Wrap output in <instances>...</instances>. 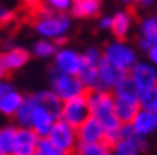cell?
I'll use <instances>...</instances> for the list:
<instances>
[{"instance_id":"cell-1","label":"cell","mask_w":157,"mask_h":155,"mask_svg":"<svg viewBox=\"0 0 157 155\" xmlns=\"http://www.w3.org/2000/svg\"><path fill=\"white\" fill-rule=\"evenodd\" d=\"M33 29L41 38L60 41L65 38L71 27V17L67 13H59L49 10L46 6H40L33 11Z\"/></svg>"},{"instance_id":"cell-2","label":"cell","mask_w":157,"mask_h":155,"mask_svg":"<svg viewBox=\"0 0 157 155\" xmlns=\"http://www.w3.org/2000/svg\"><path fill=\"white\" fill-rule=\"evenodd\" d=\"M103 59L106 62H109L111 65H114L116 68L122 70L125 73H128L135 63H136V52L130 44L124 43V40H116V41H109L106 46L101 51Z\"/></svg>"},{"instance_id":"cell-3","label":"cell","mask_w":157,"mask_h":155,"mask_svg":"<svg viewBox=\"0 0 157 155\" xmlns=\"http://www.w3.org/2000/svg\"><path fill=\"white\" fill-rule=\"evenodd\" d=\"M51 90L62 100V101L70 100L73 97L84 95L87 92L84 84L79 81L78 76L65 75V73H57V71H54L52 76H51Z\"/></svg>"},{"instance_id":"cell-4","label":"cell","mask_w":157,"mask_h":155,"mask_svg":"<svg viewBox=\"0 0 157 155\" xmlns=\"http://www.w3.org/2000/svg\"><path fill=\"white\" fill-rule=\"evenodd\" d=\"M89 116H90V113H89V105H87L86 94L62 101L59 119L67 122L71 127H75V128H78Z\"/></svg>"},{"instance_id":"cell-5","label":"cell","mask_w":157,"mask_h":155,"mask_svg":"<svg viewBox=\"0 0 157 155\" xmlns=\"http://www.w3.org/2000/svg\"><path fill=\"white\" fill-rule=\"evenodd\" d=\"M48 138L51 139V142L56 147H59L65 153H68V155L75 153L76 146H78V136H76L75 127H71L67 122L57 119V122L52 125L51 131L48 133Z\"/></svg>"},{"instance_id":"cell-6","label":"cell","mask_w":157,"mask_h":155,"mask_svg":"<svg viewBox=\"0 0 157 155\" xmlns=\"http://www.w3.org/2000/svg\"><path fill=\"white\" fill-rule=\"evenodd\" d=\"M35 97V108H33V116H32V124H30V128L40 136H48V133L51 131L52 125L57 122L59 116L54 114L49 108H46L43 103L38 101L36 95L33 94Z\"/></svg>"},{"instance_id":"cell-7","label":"cell","mask_w":157,"mask_h":155,"mask_svg":"<svg viewBox=\"0 0 157 155\" xmlns=\"http://www.w3.org/2000/svg\"><path fill=\"white\" fill-rule=\"evenodd\" d=\"M82 57L81 54L70 48H60L54 54V71L65 75H78L81 68Z\"/></svg>"},{"instance_id":"cell-8","label":"cell","mask_w":157,"mask_h":155,"mask_svg":"<svg viewBox=\"0 0 157 155\" xmlns=\"http://www.w3.org/2000/svg\"><path fill=\"white\" fill-rule=\"evenodd\" d=\"M128 76L133 79V83L138 89L146 90L157 86V67H154L151 62H138L128 70Z\"/></svg>"},{"instance_id":"cell-9","label":"cell","mask_w":157,"mask_h":155,"mask_svg":"<svg viewBox=\"0 0 157 155\" xmlns=\"http://www.w3.org/2000/svg\"><path fill=\"white\" fill-rule=\"evenodd\" d=\"M78 144H90V142H103L105 139V128L101 122L95 117L89 116L76 128Z\"/></svg>"},{"instance_id":"cell-10","label":"cell","mask_w":157,"mask_h":155,"mask_svg":"<svg viewBox=\"0 0 157 155\" xmlns=\"http://www.w3.org/2000/svg\"><path fill=\"white\" fill-rule=\"evenodd\" d=\"M40 136L29 127H17L11 155H35Z\"/></svg>"},{"instance_id":"cell-11","label":"cell","mask_w":157,"mask_h":155,"mask_svg":"<svg viewBox=\"0 0 157 155\" xmlns=\"http://www.w3.org/2000/svg\"><path fill=\"white\" fill-rule=\"evenodd\" d=\"M127 75L125 71L116 68L109 62H106L101 57L98 63V78H97V89H103L113 92V89L117 86V83Z\"/></svg>"},{"instance_id":"cell-12","label":"cell","mask_w":157,"mask_h":155,"mask_svg":"<svg viewBox=\"0 0 157 155\" xmlns=\"http://www.w3.org/2000/svg\"><path fill=\"white\" fill-rule=\"evenodd\" d=\"M130 125L136 135L147 138V136L157 133V113L146 111V109L140 108V111L136 113Z\"/></svg>"},{"instance_id":"cell-13","label":"cell","mask_w":157,"mask_h":155,"mask_svg":"<svg viewBox=\"0 0 157 155\" xmlns=\"http://www.w3.org/2000/svg\"><path fill=\"white\" fill-rule=\"evenodd\" d=\"M0 59H2V63H3L5 70L10 73V71H16V70L22 68L25 63L29 62L30 54L22 48L11 46V48L5 49L2 54H0Z\"/></svg>"},{"instance_id":"cell-14","label":"cell","mask_w":157,"mask_h":155,"mask_svg":"<svg viewBox=\"0 0 157 155\" xmlns=\"http://www.w3.org/2000/svg\"><path fill=\"white\" fill-rule=\"evenodd\" d=\"M133 25V13L128 10H119L113 14V24L111 32L116 40H125L127 35L130 33Z\"/></svg>"},{"instance_id":"cell-15","label":"cell","mask_w":157,"mask_h":155,"mask_svg":"<svg viewBox=\"0 0 157 155\" xmlns=\"http://www.w3.org/2000/svg\"><path fill=\"white\" fill-rule=\"evenodd\" d=\"M101 3V0H71L70 13L78 19H90L100 14Z\"/></svg>"},{"instance_id":"cell-16","label":"cell","mask_w":157,"mask_h":155,"mask_svg":"<svg viewBox=\"0 0 157 155\" xmlns=\"http://www.w3.org/2000/svg\"><path fill=\"white\" fill-rule=\"evenodd\" d=\"M138 111H140L138 100H127L121 97H114V114L122 125L130 124Z\"/></svg>"},{"instance_id":"cell-17","label":"cell","mask_w":157,"mask_h":155,"mask_svg":"<svg viewBox=\"0 0 157 155\" xmlns=\"http://www.w3.org/2000/svg\"><path fill=\"white\" fill-rule=\"evenodd\" d=\"M82 57V56H81ZM100 63V62H98ZM98 63L95 62H89L82 59L81 62V68L78 71V78L82 84H84L86 90L90 89H97V78H98Z\"/></svg>"},{"instance_id":"cell-18","label":"cell","mask_w":157,"mask_h":155,"mask_svg":"<svg viewBox=\"0 0 157 155\" xmlns=\"http://www.w3.org/2000/svg\"><path fill=\"white\" fill-rule=\"evenodd\" d=\"M24 101V97L17 92L16 89H11L10 92H6L2 98H0V114L6 117H13L19 106Z\"/></svg>"},{"instance_id":"cell-19","label":"cell","mask_w":157,"mask_h":155,"mask_svg":"<svg viewBox=\"0 0 157 155\" xmlns=\"http://www.w3.org/2000/svg\"><path fill=\"white\" fill-rule=\"evenodd\" d=\"M113 95L114 97H121V98H127V100H138L140 97V89L133 83V79L127 75L119 81L117 86L113 89Z\"/></svg>"},{"instance_id":"cell-20","label":"cell","mask_w":157,"mask_h":155,"mask_svg":"<svg viewBox=\"0 0 157 155\" xmlns=\"http://www.w3.org/2000/svg\"><path fill=\"white\" fill-rule=\"evenodd\" d=\"M33 108H35V97L29 95L24 97V101L19 106V109L16 111V114L13 116L14 120L17 124V127H29L32 124V116H33Z\"/></svg>"},{"instance_id":"cell-21","label":"cell","mask_w":157,"mask_h":155,"mask_svg":"<svg viewBox=\"0 0 157 155\" xmlns=\"http://www.w3.org/2000/svg\"><path fill=\"white\" fill-rule=\"evenodd\" d=\"M57 49H59L57 48V41L41 38V40L33 43L32 54L35 57H40V59H49V57H54V54L57 52Z\"/></svg>"},{"instance_id":"cell-22","label":"cell","mask_w":157,"mask_h":155,"mask_svg":"<svg viewBox=\"0 0 157 155\" xmlns=\"http://www.w3.org/2000/svg\"><path fill=\"white\" fill-rule=\"evenodd\" d=\"M138 30H140V36L151 41L152 44L157 43V16L143 17L138 25Z\"/></svg>"},{"instance_id":"cell-23","label":"cell","mask_w":157,"mask_h":155,"mask_svg":"<svg viewBox=\"0 0 157 155\" xmlns=\"http://www.w3.org/2000/svg\"><path fill=\"white\" fill-rule=\"evenodd\" d=\"M16 130H17V127H14V125L0 127V149L6 155H11V152H13Z\"/></svg>"},{"instance_id":"cell-24","label":"cell","mask_w":157,"mask_h":155,"mask_svg":"<svg viewBox=\"0 0 157 155\" xmlns=\"http://www.w3.org/2000/svg\"><path fill=\"white\" fill-rule=\"evenodd\" d=\"M76 155H109L111 147L105 142H90V144H78L76 146Z\"/></svg>"},{"instance_id":"cell-25","label":"cell","mask_w":157,"mask_h":155,"mask_svg":"<svg viewBox=\"0 0 157 155\" xmlns=\"http://www.w3.org/2000/svg\"><path fill=\"white\" fill-rule=\"evenodd\" d=\"M138 105H140L141 109L157 113V86L141 90L140 97H138Z\"/></svg>"},{"instance_id":"cell-26","label":"cell","mask_w":157,"mask_h":155,"mask_svg":"<svg viewBox=\"0 0 157 155\" xmlns=\"http://www.w3.org/2000/svg\"><path fill=\"white\" fill-rule=\"evenodd\" d=\"M111 152L113 155H140V149L130 141V139H119L113 147H111Z\"/></svg>"},{"instance_id":"cell-27","label":"cell","mask_w":157,"mask_h":155,"mask_svg":"<svg viewBox=\"0 0 157 155\" xmlns=\"http://www.w3.org/2000/svg\"><path fill=\"white\" fill-rule=\"evenodd\" d=\"M35 155H68L63 150H60L59 147H56L48 136H43V138L38 139V144H36V150Z\"/></svg>"},{"instance_id":"cell-28","label":"cell","mask_w":157,"mask_h":155,"mask_svg":"<svg viewBox=\"0 0 157 155\" xmlns=\"http://www.w3.org/2000/svg\"><path fill=\"white\" fill-rule=\"evenodd\" d=\"M43 3L49 10L59 11V13H67V11H70L71 0H43Z\"/></svg>"},{"instance_id":"cell-29","label":"cell","mask_w":157,"mask_h":155,"mask_svg":"<svg viewBox=\"0 0 157 155\" xmlns=\"http://www.w3.org/2000/svg\"><path fill=\"white\" fill-rule=\"evenodd\" d=\"M14 17H16V14H14V11L11 10L10 6L0 3V25L11 24L14 21Z\"/></svg>"},{"instance_id":"cell-30","label":"cell","mask_w":157,"mask_h":155,"mask_svg":"<svg viewBox=\"0 0 157 155\" xmlns=\"http://www.w3.org/2000/svg\"><path fill=\"white\" fill-rule=\"evenodd\" d=\"M97 24H98V29H100V30H111L113 16H100Z\"/></svg>"},{"instance_id":"cell-31","label":"cell","mask_w":157,"mask_h":155,"mask_svg":"<svg viewBox=\"0 0 157 155\" xmlns=\"http://www.w3.org/2000/svg\"><path fill=\"white\" fill-rule=\"evenodd\" d=\"M146 56H147V62H151L154 67H157V43H154L152 46L146 51Z\"/></svg>"},{"instance_id":"cell-32","label":"cell","mask_w":157,"mask_h":155,"mask_svg":"<svg viewBox=\"0 0 157 155\" xmlns=\"http://www.w3.org/2000/svg\"><path fill=\"white\" fill-rule=\"evenodd\" d=\"M157 3V0H136V6L138 8H143V10H147V8H151Z\"/></svg>"},{"instance_id":"cell-33","label":"cell","mask_w":157,"mask_h":155,"mask_svg":"<svg viewBox=\"0 0 157 155\" xmlns=\"http://www.w3.org/2000/svg\"><path fill=\"white\" fill-rule=\"evenodd\" d=\"M21 2L27 6V8H30V10H36V8H40L41 6V2L43 0H21Z\"/></svg>"},{"instance_id":"cell-34","label":"cell","mask_w":157,"mask_h":155,"mask_svg":"<svg viewBox=\"0 0 157 155\" xmlns=\"http://www.w3.org/2000/svg\"><path fill=\"white\" fill-rule=\"evenodd\" d=\"M11 89H14L10 83H6V81H0V98H2L6 92H10Z\"/></svg>"},{"instance_id":"cell-35","label":"cell","mask_w":157,"mask_h":155,"mask_svg":"<svg viewBox=\"0 0 157 155\" xmlns=\"http://www.w3.org/2000/svg\"><path fill=\"white\" fill-rule=\"evenodd\" d=\"M8 75V71L5 70V67H3V63H2V59H0V81H3V78Z\"/></svg>"},{"instance_id":"cell-36","label":"cell","mask_w":157,"mask_h":155,"mask_svg":"<svg viewBox=\"0 0 157 155\" xmlns=\"http://www.w3.org/2000/svg\"><path fill=\"white\" fill-rule=\"evenodd\" d=\"M122 5H125V6H132V5H135L136 3V0H119Z\"/></svg>"},{"instance_id":"cell-37","label":"cell","mask_w":157,"mask_h":155,"mask_svg":"<svg viewBox=\"0 0 157 155\" xmlns=\"http://www.w3.org/2000/svg\"><path fill=\"white\" fill-rule=\"evenodd\" d=\"M0 155H6V153H5V152H3L2 149H0Z\"/></svg>"},{"instance_id":"cell-38","label":"cell","mask_w":157,"mask_h":155,"mask_svg":"<svg viewBox=\"0 0 157 155\" xmlns=\"http://www.w3.org/2000/svg\"><path fill=\"white\" fill-rule=\"evenodd\" d=\"M109 155H113V152H111V153H109Z\"/></svg>"}]
</instances>
